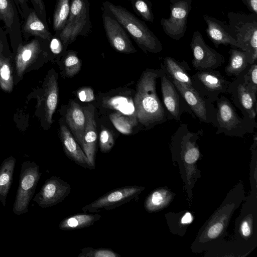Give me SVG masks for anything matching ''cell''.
Listing matches in <instances>:
<instances>
[{
    "instance_id": "cell-1",
    "label": "cell",
    "mask_w": 257,
    "mask_h": 257,
    "mask_svg": "<svg viewBox=\"0 0 257 257\" xmlns=\"http://www.w3.org/2000/svg\"><path fill=\"white\" fill-rule=\"evenodd\" d=\"M161 73V68L146 69L137 86L134 99L135 113L139 122L148 128L170 119L156 91L157 80Z\"/></svg>"
},
{
    "instance_id": "cell-2",
    "label": "cell",
    "mask_w": 257,
    "mask_h": 257,
    "mask_svg": "<svg viewBox=\"0 0 257 257\" xmlns=\"http://www.w3.org/2000/svg\"><path fill=\"white\" fill-rule=\"evenodd\" d=\"M202 135V130L191 132L186 124L182 123L172 135L170 142L172 158L179 163L180 169H183L182 176L190 189L200 177L196 165L201 154L197 142Z\"/></svg>"
},
{
    "instance_id": "cell-3",
    "label": "cell",
    "mask_w": 257,
    "mask_h": 257,
    "mask_svg": "<svg viewBox=\"0 0 257 257\" xmlns=\"http://www.w3.org/2000/svg\"><path fill=\"white\" fill-rule=\"evenodd\" d=\"M103 11L113 17L144 52L159 53L163 50L161 41L146 23L125 8L109 1L102 3Z\"/></svg>"
},
{
    "instance_id": "cell-4",
    "label": "cell",
    "mask_w": 257,
    "mask_h": 257,
    "mask_svg": "<svg viewBox=\"0 0 257 257\" xmlns=\"http://www.w3.org/2000/svg\"><path fill=\"white\" fill-rule=\"evenodd\" d=\"M229 26L234 38L245 52L249 64L257 59V15L228 12Z\"/></svg>"
},
{
    "instance_id": "cell-5",
    "label": "cell",
    "mask_w": 257,
    "mask_h": 257,
    "mask_svg": "<svg viewBox=\"0 0 257 257\" xmlns=\"http://www.w3.org/2000/svg\"><path fill=\"white\" fill-rule=\"evenodd\" d=\"M217 107L216 135L223 133L230 137L242 138L253 133L257 126L251 121L240 117L230 100L221 95L216 100Z\"/></svg>"
},
{
    "instance_id": "cell-6",
    "label": "cell",
    "mask_w": 257,
    "mask_h": 257,
    "mask_svg": "<svg viewBox=\"0 0 257 257\" xmlns=\"http://www.w3.org/2000/svg\"><path fill=\"white\" fill-rule=\"evenodd\" d=\"M88 0H70V14L64 28L58 34L65 48L78 36L87 37L91 31Z\"/></svg>"
},
{
    "instance_id": "cell-7",
    "label": "cell",
    "mask_w": 257,
    "mask_h": 257,
    "mask_svg": "<svg viewBox=\"0 0 257 257\" xmlns=\"http://www.w3.org/2000/svg\"><path fill=\"white\" fill-rule=\"evenodd\" d=\"M40 167L34 161H26L22 164L19 182L13 204V211L18 215L26 213L41 177Z\"/></svg>"
},
{
    "instance_id": "cell-8",
    "label": "cell",
    "mask_w": 257,
    "mask_h": 257,
    "mask_svg": "<svg viewBox=\"0 0 257 257\" xmlns=\"http://www.w3.org/2000/svg\"><path fill=\"white\" fill-rule=\"evenodd\" d=\"M238 205L237 201L235 203L234 201L231 202L224 200L197 236L195 241L198 246H200L198 249L202 250L210 247L216 241L221 239L232 214Z\"/></svg>"
},
{
    "instance_id": "cell-9",
    "label": "cell",
    "mask_w": 257,
    "mask_h": 257,
    "mask_svg": "<svg viewBox=\"0 0 257 257\" xmlns=\"http://www.w3.org/2000/svg\"><path fill=\"white\" fill-rule=\"evenodd\" d=\"M145 189L141 186L132 185L113 189L82 208L85 213H98L115 209L125 203L137 201Z\"/></svg>"
},
{
    "instance_id": "cell-10",
    "label": "cell",
    "mask_w": 257,
    "mask_h": 257,
    "mask_svg": "<svg viewBox=\"0 0 257 257\" xmlns=\"http://www.w3.org/2000/svg\"><path fill=\"white\" fill-rule=\"evenodd\" d=\"M191 77L192 87L213 103L220 94L227 93L230 81L216 69L197 71Z\"/></svg>"
},
{
    "instance_id": "cell-11",
    "label": "cell",
    "mask_w": 257,
    "mask_h": 257,
    "mask_svg": "<svg viewBox=\"0 0 257 257\" xmlns=\"http://www.w3.org/2000/svg\"><path fill=\"white\" fill-rule=\"evenodd\" d=\"M172 81L190 108L193 116L200 122L216 127L217 110L213 103L200 95L192 87L175 80Z\"/></svg>"
},
{
    "instance_id": "cell-12",
    "label": "cell",
    "mask_w": 257,
    "mask_h": 257,
    "mask_svg": "<svg viewBox=\"0 0 257 257\" xmlns=\"http://www.w3.org/2000/svg\"><path fill=\"white\" fill-rule=\"evenodd\" d=\"M193 0H170V15L168 19L160 21L164 33L178 41L186 31L187 19L192 8Z\"/></svg>"
},
{
    "instance_id": "cell-13",
    "label": "cell",
    "mask_w": 257,
    "mask_h": 257,
    "mask_svg": "<svg viewBox=\"0 0 257 257\" xmlns=\"http://www.w3.org/2000/svg\"><path fill=\"white\" fill-rule=\"evenodd\" d=\"M227 93L235 106L241 111L243 117L257 126V93L247 87L241 75L230 82Z\"/></svg>"
},
{
    "instance_id": "cell-14",
    "label": "cell",
    "mask_w": 257,
    "mask_h": 257,
    "mask_svg": "<svg viewBox=\"0 0 257 257\" xmlns=\"http://www.w3.org/2000/svg\"><path fill=\"white\" fill-rule=\"evenodd\" d=\"M190 47L193 54L192 65L198 71L217 69L225 62L224 57L208 46L197 30L193 33Z\"/></svg>"
},
{
    "instance_id": "cell-15",
    "label": "cell",
    "mask_w": 257,
    "mask_h": 257,
    "mask_svg": "<svg viewBox=\"0 0 257 257\" xmlns=\"http://www.w3.org/2000/svg\"><path fill=\"white\" fill-rule=\"evenodd\" d=\"M162 69L160 76L161 91L163 102L170 119L176 121L181 120V116L183 112L189 113L193 116L188 104L176 89L171 79Z\"/></svg>"
},
{
    "instance_id": "cell-16",
    "label": "cell",
    "mask_w": 257,
    "mask_h": 257,
    "mask_svg": "<svg viewBox=\"0 0 257 257\" xmlns=\"http://www.w3.org/2000/svg\"><path fill=\"white\" fill-rule=\"evenodd\" d=\"M71 191L67 182L59 177L52 176L46 180L33 200L42 208H48L64 201Z\"/></svg>"
},
{
    "instance_id": "cell-17",
    "label": "cell",
    "mask_w": 257,
    "mask_h": 257,
    "mask_svg": "<svg viewBox=\"0 0 257 257\" xmlns=\"http://www.w3.org/2000/svg\"><path fill=\"white\" fill-rule=\"evenodd\" d=\"M102 18L106 37L110 45L114 49L124 54L137 52L133 45L130 36L116 19L104 11Z\"/></svg>"
},
{
    "instance_id": "cell-18",
    "label": "cell",
    "mask_w": 257,
    "mask_h": 257,
    "mask_svg": "<svg viewBox=\"0 0 257 257\" xmlns=\"http://www.w3.org/2000/svg\"><path fill=\"white\" fill-rule=\"evenodd\" d=\"M203 18L207 24L205 31L207 37L215 47L218 48L220 45H229L231 48L241 50V46L234 38L228 25L206 14L203 15Z\"/></svg>"
},
{
    "instance_id": "cell-19",
    "label": "cell",
    "mask_w": 257,
    "mask_h": 257,
    "mask_svg": "<svg viewBox=\"0 0 257 257\" xmlns=\"http://www.w3.org/2000/svg\"><path fill=\"white\" fill-rule=\"evenodd\" d=\"M83 110L86 117V124L80 147L94 169L97 140L94 109L92 105H88V106L84 108Z\"/></svg>"
},
{
    "instance_id": "cell-20",
    "label": "cell",
    "mask_w": 257,
    "mask_h": 257,
    "mask_svg": "<svg viewBox=\"0 0 257 257\" xmlns=\"http://www.w3.org/2000/svg\"><path fill=\"white\" fill-rule=\"evenodd\" d=\"M61 140L65 155L79 166L89 170L94 169L87 156L68 128L61 126Z\"/></svg>"
},
{
    "instance_id": "cell-21",
    "label": "cell",
    "mask_w": 257,
    "mask_h": 257,
    "mask_svg": "<svg viewBox=\"0 0 257 257\" xmlns=\"http://www.w3.org/2000/svg\"><path fill=\"white\" fill-rule=\"evenodd\" d=\"M163 62L161 67L172 80L192 87V77L189 73L191 69L186 61H180L170 56H166Z\"/></svg>"
},
{
    "instance_id": "cell-22",
    "label": "cell",
    "mask_w": 257,
    "mask_h": 257,
    "mask_svg": "<svg viewBox=\"0 0 257 257\" xmlns=\"http://www.w3.org/2000/svg\"><path fill=\"white\" fill-rule=\"evenodd\" d=\"M66 120L75 140L80 146L84 134L86 117L83 109L75 101L70 102L67 110Z\"/></svg>"
},
{
    "instance_id": "cell-23",
    "label": "cell",
    "mask_w": 257,
    "mask_h": 257,
    "mask_svg": "<svg viewBox=\"0 0 257 257\" xmlns=\"http://www.w3.org/2000/svg\"><path fill=\"white\" fill-rule=\"evenodd\" d=\"M16 160L12 156L5 159L0 165V201L6 206L10 188L13 183Z\"/></svg>"
},
{
    "instance_id": "cell-24",
    "label": "cell",
    "mask_w": 257,
    "mask_h": 257,
    "mask_svg": "<svg viewBox=\"0 0 257 257\" xmlns=\"http://www.w3.org/2000/svg\"><path fill=\"white\" fill-rule=\"evenodd\" d=\"M101 215L98 213L77 214L64 218L58 227L63 230H72L89 227L98 221Z\"/></svg>"
},
{
    "instance_id": "cell-25",
    "label": "cell",
    "mask_w": 257,
    "mask_h": 257,
    "mask_svg": "<svg viewBox=\"0 0 257 257\" xmlns=\"http://www.w3.org/2000/svg\"><path fill=\"white\" fill-rule=\"evenodd\" d=\"M229 61L224 71L228 76H239L248 65L245 52L240 49L231 48L229 50Z\"/></svg>"
},
{
    "instance_id": "cell-26",
    "label": "cell",
    "mask_w": 257,
    "mask_h": 257,
    "mask_svg": "<svg viewBox=\"0 0 257 257\" xmlns=\"http://www.w3.org/2000/svg\"><path fill=\"white\" fill-rule=\"evenodd\" d=\"M24 30L43 39H49L51 37V34L35 11L31 12L28 15L24 25Z\"/></svg>"
},
{
    "instance_id": "cell-27",
    "label": "cell",
    "mask_w": 257,
    "mask_h": 257,
    "mask_svg": "<svg viewBox=\"0 0 257 257\" xmlns=\"http://www.w3.org/2000/svg\"><path fill=\"white\" fill-rule=\"evenodd\" d=\"M70 11V0H57L54 12L53 27L57 34L65 27Z\"/></svg>"
},
{
    "instance_id": "cell-28",
    "label": "cell",
    "mask_w": 257,
    "mask_h": 257,
    "mask_svg": "<svg viewBox=\"0 0 257 257\" xmlns=\"http://www.w3.org/2000/svg\"><path fill=\"white\" fill-rule=\"evenodd\" d=\"M169 192L163 189H156L146 199L144 203L145 209L149 212H155L163 208L169 202Z\"/></svg>"
},
{
    "instance_id": "cell-29",
    "label": "cell",
    "mask_w": 257,
    "mask_h": 257,
    "mask_svg": "<svg viewBox=\"0 0 257 257\" xmlns=\"http://www.w3.org/2000/svg\"><path fill=\"white\" fill-rule=\"evenodd\" d=\"M58 89L57 80L55 77L49 82L46 99V117L48 122H52V115L58 103Z\"/></svg>"
},
{
    "instance_id": "cell-30",
    "label": "cell",
    "mask_w": 257,
    "mask_h": 257,
    "mask_svg": "<svg viewBox=\"0 0 257 257\" xmlns=\"http://www.w3.org/2000/svg\"><path fill=\"white\" fill-rule=\"evenodd\" d=\"M109 117L115 127L124 135L131 134L137 123L136 119H132L120 113H111Z\"/></svg>"
},
{
    "instance_id": "cell-31",
    "label": "cell",
    "mask_w": 257,
    "mask_h": 257,
    "mask_svg": "<svg viewBox=\"0 0 257 257\" xmlns=\"http://www.w3.org/2000/svg\"><path fill=\"white\" fill-rule=\"evenodd\" d=\"M133 8L138 16L145 21L153 23L154 16L152 3L150 0H131Z\"/></svg>"
},
{
    "instance_id": "cell-32",
    "label": "cell",
    "mask_w": 257,
    "mask_h": 257,
    "mask_svg": "<svg viewBox=\"0 0 257 257\" xmlns=\"http://www.w3.org/2000/svg\"><path fill=\"white\" fill-rule=\"evenodd\" d=\"M64 63L65 72L68 77H73L78 73L81 66L76 53L72 51L67 53Z\"/></svg>"
},
{
    "instance_id": "cell-33",
    "label": "cell",
    "mask_w": 257,
    "mask_h": 257,
    "mask_svg": "<svg viewBox=\"0 0 257 257\" xmlns=\"http://www.w3.org/2000/svg\"><path fill=\"white\" fill-rule=\"evenodd\" d=\"M78 257H120V255L111 248H94L87 247L81 249Z\"/></svg>"
},
{
    "instance_id": "cell-34",
    "label": "cell",
    "mask_w": 257,
    "mask_h": 257,
    "mask_svg": "<svg viewBox=\"0 0 257 257\" xmlns=\"http://www.w3.org/2000/svg\"><path fill=\"white\" fill-rule=\"evenodd\" d=\"M14 19V11L11 0H0V19L11 29Z\"/></svg>"
},
{
    "instance_id": "cell-35",
    "label": "cell",
    "mask_w": 257,
    "mask_h": 257,
    "mask_svg": "<svg viewBox=\"0 0 257 257\" xmlns=\"http://www.w3.org/2000/svg\"><path fill=\"white\" fill-rule=\"evenodd\" d=\"M247 87L257 93V65L256 62L248 64L246 69L240 75Z\"/></svg>"
},
{
    "instance_id": "cell-36",
    "label": "cell",
    "mask_w": 257,
    "mask_h": 257,
    "mask_svg": "<svg viewBox=\"0 0 257 257\" xmlns=\"http://www.w3.org/2000/svg\"><path fill=\"white\" fill-rule=\"evenodd\" d=\"M99 145L100 150L103 153H107L111 150L114 145V138L109 130H101L99 135Z\"/></svg>"
},
{
    "instance_id": "cell-37",
    "label": "cell",
    "mask_w": 257,
    "mask_h": 257,
    "mask_svg": "<svg viewBox=\"0 0 257 257\" xmlns=\"http://www.w3.org/2000/svg\"><path fill=\"white\" fill-rule=\"evenodd\" d=\"M239 226V231L241 234V237L244 238H248L251 237L253 234V225L252 217L250 215V217H244L241 220Z\"/></svg>"
},
{
    "instance_id": "cell-38",
    "label": "cell",
    "mask_w": 257,
    "mask_h": 257,
    "mask_svg": "<svg viewBox=\"0 0 257 257\" xmlns=\"http://www.w3.org/2000/svg\"><path fill=\"white\" fill-rule=\"evenodd\" d=\"M0 66V79L2 87L5 88L7 83H10L12 80L11 71L7 62L2 61Z\"/></svg>"
},
{
    "instance_id": "cell-39",
    "label": "cell",
    "mask_w": 257,
    "mask_h": 257,
    "mask_svg": "<svg viewBox=\"0 0 257 257\" xmlns=\"http://www.w3.org/2000/svg\"><path fill=\"white\" fill-rule=\"evenodd\" d=\"M77 96L83 102H91L95 99L93 90L90 87H88L79 89L77 92Z\"/></svg>"
},
{
    "instance_id": "cell-40",
    "label": "cell",
    "mask_w": 257,
    "mask_h": 257,
    "mask_svg": "<svg viewBox=\"0 0 257 257\" xmlns=\"http://www.w3.org/2000/svg\"><path fill=\"white\" fill-rule=\"evenodd\" d=\"M50 48L51 51L54 54H59L62 52L63 48H65L59 36L58 37L53 38L51 40Z\"/></svg>"
},
{
    "instance_id": "cell-41",
    "label": "cell",
    "mask_w": 257,
    "mask_h": 257,
    "mask_svg": "<svg viewBox=\"0 0 257 257\" xmlns=\"http://www.w3.org/2000/svg\"><path fill=\"white\" fill-rule=\"evenodd\" d=\"M37 12L42 16L46 22V11L43 0H31Z\"/></svg>"
},
{
    "instance_id": "cell-42",
    "label": "cell",
    "mask_w": 257,
    "mask_h": 257,
    "mask_svg": "<svg viewBox=\"0 0 257 257\" xmlns=\"http://www.w3.org/2000/svg\"><path fill=\"white\" fill-rule=\"evenodd\" d=\"M252 13L257 15V0H241Z\"/></svg>"
},
{
    "instance_id": "cell-43",
    "label": "cell",
    "mask_w": 257,
    "mask_h": 257,
    "mask_svg": "<svg viewBox=\"0 0 257 257\" xmlns=\"http://www.w3.org/2000/svg\"><path fill=\"white\" fill-rule=\"evenodd\" d=\"M19 4L22 6L26 4V0H17Z\"/></svg>"
},
{
    "instance_id": "cell-44",
    "label": "cell",
    "mask_w": 257,
    "mask_h": 257,
    "mask_svg": "<svg viewBox=\"0 0 257 257\" xmlns=\"http://www.w3.org/2000/svg\"><path fill=\"white\" fill-rule=\"evenodd\" d=\"M127 1H131V0H127Z\"/></svg>"
}]
</instances>
